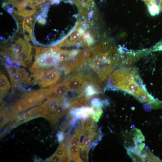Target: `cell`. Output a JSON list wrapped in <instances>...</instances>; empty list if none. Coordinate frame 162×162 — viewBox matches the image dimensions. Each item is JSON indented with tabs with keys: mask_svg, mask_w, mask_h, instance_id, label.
<instances>
[{
	"mask_svg": "<svg viewBox=\"0 0 162 162\" xmlns=\"http://www.w3.org/2000/svg\"><path fill=\"white\" fill-rule=\"evenodd\" d=\"M108 80L110 88L125 91L142 103H152L157 100L146 91L136 69L116 70L110 75Z\"/></svg>",
	"mask_w": 162,
	"mask_h": 162,
	"instance_id": "cell-1",
	"label": "cell"
},
{
	"mask_svg": "<svg viewBox=\"0 0 162 162\" xmlns=\"http://www.w3.org/2000/svg\"><path fill=\"white\" fill-rule=\"evenodd\" d=\"M98 47L88 62L101 80L104 81L113 70L118 61V55L114 48L109 45Z\"/></svg>",
	"mask_w": 162,
	"mask_h": 162,
	"instance_id": "cell-2",
	"label": "cell"
},
{
	"mask_svg": "<svg viewBox=\"0 0 162 162\" xmlns=\"http://www.w3.org/2000/svg\"><path fill=\"white\" fill-rule=\"evenodd\" d=\"M39 86L45 87L53 84L59 80L61 74L56 69L50 68L39 71L33 74Z\"/></svg>",
	"mask_w": 162,
	"mask_h": 162,
	"instance_id": "cell-3",
	"label": "cell"
},
{
	"mask_svg": "<svg viewBox=\"0 0 162 162\" xmlns=\"http://www.w3.org/2000/svg\"><path fill=\"white\" fill-rule=\"evenodd\" d=\"M66 79L69 91L75 92L80 95L84 91L87 82L86 75L77 72Z\"/></svg>",
	"mask_w": 162,
	"mask_h": 162,
	"instance_id": "cell-4",
	"label": "cell"
},
{
	"mask_svg": "<svg viewBox=\"0 0 162 162\" xmlns=\"http://www.w3.org/2000/svg\"><path fill=\"white\" fill-rule=\"evenodd\" d=\"M13 87L20 86L28 79V73L24 68L12 67L7 69Z\"/></svg>",
	"mask_w": 162,
	"mask_h": 162,
	"instance_id": "cell-5",
	"label": "cell"
},
{
	"mask_svg": "<svg viewBox=\"0 0 162 162\" xmlns=\"http://www.w3.org/2000/svg\"><path fill=\"white\" fill-rule=\"evenodd\" d=\"M48 89L49 94L48 99L62 96L69 91L66 79Z\"/></svg>",
	"mask_w": 162,
	"mask_h": 162,
	"instance_id": "cell-6",
	"label": "cell"
},
{
	"mask_svg": "<svg viewBox=\"0 0 162 162\" xmlns=\"http://www.w3.org/2000/svg\"><path fill=\"white\" fill-rule=\"evenodd\" d=\"M131 132L135 145L133 148L138 153L141 154L145 146L144 137L141 131L135 128L132 129Z\"/></svg>",
	"mask_w": 162,
	"mask_h": 162,
	"instance_id": "cell-7",
	"label": "cell"
},
{
	"mask_svg": "<svg viewBox=\"0 0 162 162\" xmlns=\"http://www.w3.org/2000/svg\"><path fill=\"white\" fill-rule=\"evenodd\" d=\"M27 41H25L21 38L19 39L10 50V53L12 58L32 46Z\"/></svg>",
	"mask_w": 162,
	"mask_h": 162,
	"instance_id": "cell-8",
	"label": "cell"
},
{
	"mask_svg": "<svg viewBox=\"0 0 162 162\" xmlns=\"http://www.w3.org/2000/svg\"><path fill=\"white\" fill-rule=\"evenodd\" d=\"M146 4L150 14L155 16L162 12V0H142Z\"/></svg>",
	"mask_w": 162,
	"mask_h": 162,
	"instance_id": "cell-9",
	"label": "cell"
},
{
	"mask_svg": "<svg viewBox=\"0 0 162 162\" xmlns=\"http://www.w3.org/2000/svg\"><path fill=\"white\" fill-rule=\"evenodd\" d=\"M73 2L78 7L80 11L86 12L91 9L94 5V0H65Z\"/></svg>",
	"mask_w": 162,
	"mask_h": 162,
	"instance_id": "cell-10",
	"label": "cell"
},
{
	"mask_svg": "<svg viewBox=\"0 0 162 162\" xmlns=\"http://www.w3.org/2000/svg\"><path fill=\"white\" fill-rule=\"evenodd\" d=\"M10 88V85L7 79L3 74H1L0 76V101L5 96Z\"/></svg>",
	"mask_w": 162,
	"mask_h": 162,
	"instance_id": "cell-11",
	"label": "cell"
},
{
	"mask_svg": "<svg viewBox=\"0 0 162 162\" xmlns=\"http://www.w3.org/2000/svg\"><path fill=\"white\" fill-rule=\"evenodd\" d=\"M141 154L146 162H160L161 160L155 156L149 149L146 148L142 151Z\"/></svg>",
	"mask_w": 162,
	"mask_h": 162,
	"instance_id": "cell-12",
	"label": "cell"
},
{
	"mask_svg": "<svg viewBox=\"0 0 162 162\" xmlns=\"http://www.w3.org/2000/svg\"><path fill=\"white\" fill-rule=\"evenodd\" d=\"M127 154L134 162H145L141 154L138 153L133 148L129 147L127 148Z\"/></svg>",
	"mask_w": 162,
	"mask_h": 162,
	"instance_id": "cell-13",
	"label": "cell"
},
{
	"mask_svg": "<svg viewBox=\"0 0 162 162\" xmlns=\"http://www.w3.org/2000/svg\"><path fill=\"white\" fill-rule=\"evenodd\" d=\"M69 156L71 160L76 161L80 157V149L79 146L72 145L68 149Z\"/></svg>",
	"mask_w": 162,
	"mask_h": 162,
	"instance_id": "cell-14",
	"label": "cell"
},
{
	"mask_svg": "<svg viewBox=\"0 0 162 162\" xmlns=\"http://www.w3.org/2000/svg\"><path fill=\"white\" fill-rule=\"evenodd\" d=\"M109 104L106 99L101 100L99 98H93L90 102V105L92 106L102 107L104 105H107Z\"/></svg>",
	"mask_w": 162,
	"mask_h": 162,
	"instance_id": "cell-15",
	"label": "cell"
},
{
	"mask_svg": "<svg viewBox=\"0 0 162 162\" xmlns=\"http://www.w3.org/2000/svg\"><path fill=\"white\" fill-rule=\"evenodd\" d=\"M93 107V110L90 114L91 117L93 120L97 122L98 121L102 114L103 111L101 107Z\"/></svg>",
	"mask_w": 162,
	"mask_h": 162,
	"instance_id": "cell-16",
	"label": "cell"
},
{
	"mask_svg": "<svg viewBox=\"0 0 162 162\" xmlns=\"http://www.w3.org/2000/svg\"><path fill=\"white\" fill-rule=\"evenodd\" d=\"M79 147L80 149V158L82 161H88L89 148L83 145H80Z\"/></svg>",
	"mask_w": 162,
	"mask_h": 162,
	"instance_id": "cell-17",
	"label": "cell"
},
{
	"mask_svg": "<svg viewBox=\"0 0 162 162\" xmlns=\"http://www.w3.org/2000/svg\"><path fill=\"white\" fill-rule=\"evenodd\" d=\"M70 143L72 145L79 146H80L79 136L76 134H73L71 137Z\"/></svg>",
	"mask_w": 162,
	"mask_h": 162,
	"instance_id": "cell-18",
	"label": "cell"
},
{
	"mask_svg": "<svg viewBox=\"0 0 162 162\" xmlns=\"http://www.w3.org/2000/svg\"><path fill=\"white\" fill-rule=\"evenodd\" d=\"M46 161L55 162H65L64 158L54 154L47 159Z\"/></svg>",
	"mask_w": 162,
	"mask_h": 162,
	"instance_id": "cell-19",
	"label": "cell"
},
{
	"mask_svg": "<svg viewBox=\"0 0 162 162\" xmlns=\"http://www.w3.org/2000/svg\"><path fill=\"white\" fill-rule=\"evenodd\" d=\"M93 141V139L90 135L89 134L86 135L82 145L89 148Z\"/></svg>",
	"mask_w": 162,
	"mask_h": 162,
	"instance_id": "cell-20",
	"label": "cell"
},
{
	"mask_svg": "<svg viewBox=\"0 0 162 162\" xmlns=\"http://www.w3.org/2000/svg\"><path fill=\"white\" fill-rule=\"evenodd\" d=\"M35 11L36 10L34 9L30 10H25L19 12H16V13L21 16H26L27 15H31L35 13Z\"/></svg>",
	"mask_w": 162,
	"mask_h": 162,
	"instance_id": "cell-21",
	"label": "cell"
},
{
	"mask_svg": "<svg viewBox=\"0 0 162 162\" xmlns=\"http://www.w3.org/2000/svg\"><path fill=\"white\" fill-rule=\"evenodd\" d=\"M8 121L6 114L4 111H2L0 113V128H2Z\"/></svg>",
	"mask_w": 162,
	"mask_h": 162,
	"instance_id": "cell-22",
	"label": "cell"
},
{
	"mask_svg": "<svg viewBox=\"0 0 162 162\" xmlns=\"http://www.w3.org/2000/svg\"><path fill=\"white\" fill-rule=\"evenodd\" d=\"M152 108L154 109H157L162 108V101L156 100L152 104Z\"/></svg>",
	"mask_w": 162,
	"mask_h": 162,
	"instance_id": "cell-23",
	"label": "cell"
},
{
	"mask_svg": "<svg viewBox=\"0 0 162 162\" xmlns=\"http://www.w3.org/2000/svg\"><path fill=\"white\" fill-rule=\"evenodd\" d=\"M64 132L61 131L59 132L57 134V138L58 141L59 142H62L64 139Z\"/></svg>",
	"mask_w": 162,
	"mask_h": 162,
	"instance_id": "cell-24",
	"label": "cell"
},
{
	"mask_svg": "<svg viewBox=\"0 0 162 162\" xmlns=\"http://www.w3.org/2000/svg\"><path fill=\"white\" fill-rule=\"evenodd\" d=\"M32 17L30 15H27L25 17L23 23L26 24H32Z\"/></svg>",
	"mask_w": 162,
	"mask_h": 162,
	"instance_id": "cell-25",
	"label": "cell"
},
{
	"mask_svg": "<svg viewBox=\"0 0 162 162\" xmlns=\"http://www.w3.org/2000/svg\"><path fill=\"white\" fill-rule=\"evenodd\" d=\"M38 21L40 23L44 24L46 22L45 19L44 18H40L38 19Z\"/></svg>",
	"mask_w": 162,
	"mask_h": 162,
	"instance_id": "cell-26",
	"label": "cell"
},
{
	"mask_svg": "<svg viewBox=\"0 0 162 162\" xmlns=\"http://www.w3.org/2000/svg\"><path fill=\"white\" fill-rule=\"evenodd\" d=\"M13 10V8H10L8 9V12L10 13H12Z\"/></svg>",
	"mask_w": 162,
	"mask_h": 162,
	"instance_id": "cell-27",
	"label": "cell"
}]
</instances>
